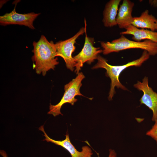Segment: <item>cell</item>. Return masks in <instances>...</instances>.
Masks as SVG:
<instances>
[{"label": "cell", "instance_id": "obj_15", "mask_svg": "<svg viewBox=\"0 0 157 157\" xmlns=\"http://www.w3.org/2000/svg\"><path fill=\"white\" fill-rule=\"evenodd\" d=\"M109 155L108 157H117V154L114 150L110 149Z\"/></svg>", "mask_w": 157, "mask_h": 157}, {"label": "cell", "instance_id": "obj_16", "mask_svg": "<svg viewBox=\"0 0 157 157\" xmlns=\"http://www.w3.org/2000/svg\"><path fill=\"white\" fill-rule=\"evenodd\" d=\"M0 154L3 157H8V155L6 152L4 150H1Z\"/></svg>", "mask_w": 157, "mask_h": 157}, {"label": "cell", "instance_id": "obj_4", "mask_svg": "<svg viewBox=\"0 0 157 157\" xmlns=\"http://www.w3.org/2000/svg\"><path fill=\"white\" fill-rule=\"evenodd\" d=\"M85 78L83 73L79 72L75 78L65 85L64 88V92L61 100L56 105L50 104L49 110L48 112V114L52 115L54 117L59 114L63 115L61 113L60 109L63 104L69 103L73 105L77 101V99L75 98L76 96H84L80 92V89L82 85L81 81Z\"/></svg>", "mask_w": 157, "mask_h": 157}, {"label": "cell", "instance_id": "obj_12", "mask_svg": "<svg viewBox=\"0 0 157 157\" xmlns=\"http://www.w3.org/2000/svg\"><path fill=\"white\" fill-rule=\"evenodd\" d=\"M121 0H110L106 4L103 12V22L106 27H110L117 25L116 19L118 6Z\"/></svg>", "mask_w": 157, "mask_h": 157}, {"label": "cell", "instance_id": "obj_7", "mask_svg": "<svg viewBox=\"0 0 157 157\" xmlns=\"http://www.w3.org/2000/svg\"><path fill=\"white\" fill-rule=\"evenodd\" d=\"M134 87L143 92V95L140 100V104L145 105L152 110V120L157 124V93L149 86L148 77H144L142 82L138 81Z\"/></svg>", "mask_w": 157, "mask_h": 157}, {"label": "cell", "instance_id": "obj_5", "mask_svg": "<svg viewBox=\"0 0 157 157\" xmlns=\"http://www.w3.org/2000/svg\"><path fill=\"white\" fill-rule=\"evenodd\" d=\"M84 19V27H82L79 31L71 38L63 41H60L55 44L56 50V56H60L64 60L67 68L72 71L74 69L76 63L72 53L76 47L74 45L76 40L80 36L85 33L86 30V22Z\"/></svg>", "mask_w": 157, "mask_h": 157}, {"label": "cell", "instance_id": "obj_6", "mask_svg": "<svg viewBox=\"0 0 157 157\" xmlns=\"http://www.w3.org/2000/svg\"><path fill=\"white\" fill-rule=\"evenodd\" d=\"M85 34V40L83 48L78 54L73 57L76 63L74 71L77 74L79 72L84 63L86 62L90 64L95 60L97 59L99 54L103 52V50L100 49V48L94 46V39L87 36L86 30Z\"/></svg>", "mask_w": 157, "mask_h": 157}, {"label": "cell", "instance_id": "obj_8", "mask_svg": "<svg viewBox=\"0 0 157 157\" xmlns=\"http://www.w3.org/2000/svg\"><path fill=\"white\" fill-rule=\"evenodd\" d=\"M16 4L11 12L0 16V25L6 26L17 24L25 26L32 29H35L33 24V22L40 13L34 12L19 13L16 11Z\"/></svg>", "mask_w": 157, "mask_h": 157}, {"label": "cell", "instance_id": "obj_1", "mask_svg": "<svg viewBox=\"0 0 157 157\" xmlns=\"http://www.w3.org/2000/svg\"><path fill=\"white\" fill-rule=\"evenodd\" d=\"M33 68L37 74H42L44 76L47 71L54 70L59 64L58 58L56 57L55 44L52 41H49L44 35H42L38 42H33Z\"/></svg>", "mask_w": 157, "mask_h": 157}, {"label": "cell", "instance_id": "obj_10", "mask_svg": "<svg viewBox=\"0 0 157 157\" xmlns=\"http://www.w3.org/2000/svg\"><path fill=\"white\" fill-rule=\"evenodd\" d=\"M134 3L129 0H124L118 9L116 20L120 28L126 29L132 25L133 17L132 14Z\"/></svg>", "mask_w": 157, "mask_h": 157}, {"label": "cell", "instance_id": "obj_9", "mask_svg": "<svg viewBox=\"0 0 157 157\" xmlns=\"http://www.w3.org/2000/svg\"><path fill=\"white\" fill-rule=\"evenodd\" d=\"M39 130L44 133L45 138L43 141L50 142L60 146L67 150L70 154L71 157H91L93 153L91 148L88 146H85L82 147V150L79 151L77 150L71 143L69 137L68 133H66L65 138L62 140H56L50 138L45 132L44 125L41 126L39 128Z\"/></svg>", "mask_w": 157, "mask_h": 157}, {"label": "cell", "instance_id": "obj_3", "mask_svg": "<svg viewBox=\"0 0 157 157\" xmlns=\"http://www.w3.org/2000/svg\"><path fill=\"white\" fill-rule=\"evenodd\" d=\"M100 44L103 49L102 53L105 55L131 49H140L146 50L150 56L157 54V43L147 40L137 42L129 40L122 35L120 38L111 42H101Z\"/></svg>", "mask_w": 157, "mask_h": 157}, {"label": "cell", "instance_id": "obj_2", "mask_svg": "<svg viewBox=\"0 0 157 157\" xmlns=\"http://www.w3.org/2000/svg\"><path fill=\"white\" fill-rule=\"evenodd\" d=\"M150 56L146 51L144 50L141 56L138 59L124 65L115 66L108 64L106 59L99 55L98 56L97 59V62L92 68L94 69L103 68L106 70V75L109 77L111 81L110 88L108 97L109 100H112L115 93V87L124 90H127L119 81V77L121 72L130 67H140L145 61L149 59Z\"/></svg>", "mask_w": 157, "mask_h": 157}, {"label": "cell", "instance_id": "obj_13", "mask_svg": "<svg viewBox=\"0 0 157 157\" xmlns=\"http://www.w3.org/2000/svg\"><path fill=\"white\" fill-rule=\"evenodd\" d=\"M157 19L152 15L149 13V11L145 10L139 17H133L132 25L138 28H146L154 31Z\"/></svg>", "mask_w": 157, "mask_h": 157}, {"label": "cell", "instance_id": "obj_17", "mask_svg": "<svg viewBox=\"0 0 157 157\" xmlns=\"http://www.w3.org/2000/svg\"><path fill=\"white\" fill-rule=\"evenodd\" d=\"M156 31L157 32V20L156 23Z\"/></svg>", "mask_w": 157, "mask_h": 157}, {"label": "cell", "instance_id": "obj_14", "mask_svg": "<svg viewBox=\"0 0 157 157\" xmlns=\"http://www.w3.org/2000/svg\"><path fill=\"white\" fill-rule=\"evenodd\" d=\"M146 135L154 139L157 144V124H155L147 132Z\"/></svg>", "mask_w": 157, "mask_h": 157}, {"label": "cell", "instance_id": "obj_11", "mask_svg": "<svg viewBox=\"0 0 157 157\" xmlns=\"http://www.w3.org/2000/svg\"><path fill=\"white\" fill-rule=\"evenodd\" d=\"M126 31L120 33L121 35H131L133 41L140 42L144 40H149L157 43V32L144 28L139 29L131 25L126 29Z\"/></svg>", "mask_w": 157, "mask_h": 157}]
</instances>
